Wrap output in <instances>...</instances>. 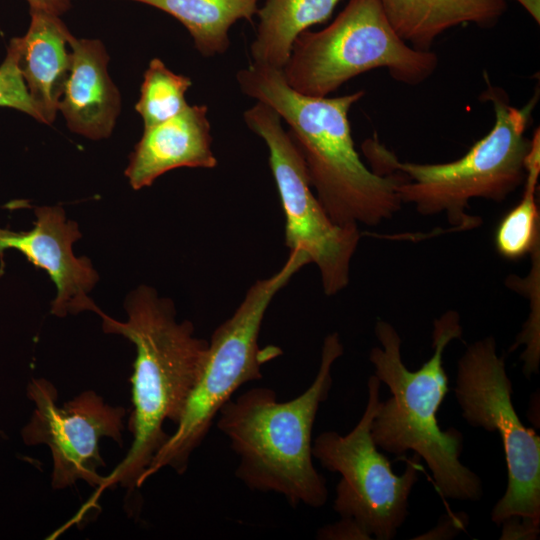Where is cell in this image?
<instances>
[{"label":"cell","instance_id":"484cf974","mask_svg":"<svg viewBox=\"0 0 540 540\" xmlns=\"http://www.w3.org/2000/svg\"><path fill=\"white\" fill-rule=\"evenodd\" d=\"M539 24L540 22V0H516Z\"/></svg>","mask_w":540,"mask_h":540},{"label":"cell","instance_id":"2e32d148","mask_svg":"<svg viewBox=\"0 0 540 540\" xmlns=\"http://www.w3.org/2000/svg\"><path fill=\"white\" fill-rule=\"evenodd\" d=\"M390 24L415 49L429 51L447 30L475 24L491 28L507 10L506 0H379Z\"/></svg>","mask_w":540,"mask_h":540},{"label":"cell","instance_id":"cb8c5ba5","mask_svg":"<svg viewBox=\"0 0 540 540\" xmlns=\"http://www.w3.org/2000/svg\"><path fill=\"white\" fill-rule=\"evenodd\" d=\"M501 525V540H535L540 532V525L518 516L509 517Z\"/></svg>","mask_w":540,"mask_h":540},{"label":"cell","instance_id":"6da1fadb","mask_svg":"<svg viewBox=\"0 0 540 540\" xmlns=\"http://www.w3.org/2000/svg\"><path fill=\"white\" fill-rule=\"evenodd\" d=\"M242 93L273 108L289 127L312 188L341 226H377L401 208L398 186L406 176L377 174L355 149L348 113L363 90L338 97H312L293 90L282 70L251 63L239 70Z\"/></svg>","mask_w":540,"mask_h":540},{"label":"cell","instance_id":"52a82bcc","mask_svg":"<svg viewBox=\"0 0 540 540\" xmlns=\"http://www.w3.org/2000/svg\"><path fill=\"white\" fill-rule=\"evenodd\" d=\"M438 62L431 50L415 49L400 38L379 0H349L327 27L297 37L282 73L296 92L327 97L350 79L379 68L400 83L419 85Z\"/></svg>","mask_w":540,"mask_h":540},{"label":"cell","instance_id":"ac0fdd59","mask_svg":"<svg viewBox=\"0 0 540 540\" xmlns=\"http://www.w3.org/2000/svg\"><path fill=\"white\" fill-rule=\"evenodd\" d=\"M155 7L177 19L205 57L230 46L229 30L241 20L252 21L260 0H130Z\"/></svg>","mask_w":540,"mask_h":540},{"label":"cell","instance_id":"9a60e30c","mask_svg":"<svg viewBox=\"0 0 540 540\" xmlns=\"http://www.w3.org/2000/svg\"><path fill=\"white\" fill-rule=\"evenodd\" d=\"M23 37H16L18 65L30 99L42 123L54 122L71 68L67 45L71 32L60 17L30 11Z\"/></svg>","mask_w":540,"mask_h":540},{"label":"cell","instance_id":"9c48e42d","mask_svg":"<svg viewBox=\"0 0 540 540\" xmlns=\"http://www.w3.org/2000/svg\"><path fill=\"white\" fill-rule=\"evenodd\" d=\"M380 386L381 381L371 375L366 407L356 426L344 436L322 432L312 444V455L322 467L341 475L334 510L341 517L355 519L377 540H391L408 516L421 458L414 454L397 475L389 459L378 451L371 425L380 402Z\"/></svg>","mask_w":540,"mask_h":540},{"label":"cell","instance_id":"5bb4252c","mask_svg":"<svg viewBox=\"0 0 540 540\" xmlns=\"http://www.w3.org/2000/svg\"><path fill=\"white\" fill-rule=\"evenodd\" d=\"M71 68L58 105L67 127L91 140L108 138L121 109L118 88L108 73L109 56L98 39L72 34Z\"/></svg>","mask_w":540,"mask_h":540},{"label":"cell","instance_id":"44dd1931","mask_svg":"<svg viewBox=\"0 0 540 540\" xmlns=\"http://www.w3.org/2000/svg\"><path fill=\"white\" fill-rule=\"evenodd\" d=\"M0 107L24 112L42 123L19 69L16 37L11 39L6 57L0 65Z\"/></svg>","mask_w":540,"mask_h":540},{"label":"cell","instance_id":"8992f818","mask_svg":"<svg viewBox=\"0 0 540 540\" xmlns=\"http://www.w3.org/2000/svg\"><path fill=\"white\" fill-rule=\"evenodd\" d=\"M308 263L304 252L291 250L283 266L272 276L257 280L231 317L215 329L208 341L202 372L187 398L176 430L150 462L139 488L166 467L183 474L223 405L243 384L261 379L262 366L282 353L273 345L260 348L261 325L275 295Z\"/></svg>","mask_w":540,"mask_h":540},{"label":"cell","instance_id":"e0dca14e","mask_svg":"<svg viewBox=\"0 0 540 540\" xmlns=\"http://www.w3.org/2000/svg\"><path fill=\"white\" fill-rule=\"evenodd\" d=\"M341 0H265L258 8L256 38L250 46L252 63L282 70L297 37L327 21Z\"/></svg>","mask_w":540,"mask_h":540},{"label":"cell","instance_id":"603a6c76","mask_svg":"<svg viewBox=\"0 0 540 540\" xmlns=\"http://www.w3.org/2000/svg\"><path fill=\"white\" fill-rule=\"evenodd\" d=\"M468 520L469 518L464 512L444 515L433 529L414 539H452L465 530Z\"/></svg>","mask_w":540,"mask_h":540},{"label":"cell","instance_id":"d6986e66","mask_svg":"<svg viewBox=\"0 0 540 540\" xmlns=\"http://www.w3.org/2000/svg\"><path fill=\"white\" fill-rule=\"evenodd\" d=\"M526 178L520 202L502 218L495 232L497 252L506 259L516 260L531 253L540 244L539 209L536 191L540 174V157L525 158Z\"/></svg>","mask_w":540,"mask_h":540},{"label":"cell","instance_id":"d4e9b609","mask_svg":"<svg viewBox=\"0 0 540 540\" xmlns=\"http://www.w3.org/2000/svg\"><path fill=\"white\" fill-rule=\"evenodd\" d=\"M30 11H41L60 17L71 7V0H26Z\"/></svg>","mask_w":540,"mask_h":540},{"label":"cell","instance_id":"277c9868","mask_svg":"<svg viewBox=\"0 0 540 540\" xmlns=\"http://www.w3.org/2000/svg\"><path fill=\"white\" fill-rule=\"evenodd\" d=\"M343 353L338 333H331L314 381L298 397L279 402L273 389L255 387L220 409L217 427L239 457L236 477L249 489L279 493L293 508L326 503V481L312 461V429L333 384L332 366Z\"/></svg>","mask_w":540,"mask_h":540},{"label":"cell","instance_id":"ffe728a7","mask_svg":"<svg viewBox=\"0 0 540 540\" xmlns=\"http://www.w3.org/2000/svg\"><path fill=\"white\" fill-rule=\"evenodd\" d=\"M189 77L176 74L153 58L144 73L140 97L135 105L144 127L163 122L183 111L189 104L185 94L191 87Z\"/></svg>","mask_w":540,"mask_h":540},{"label":"cell","instance_id":"3957f363","mask_svg":"<svg viewBox=\"0 0 540 540\" xmlns=\"http://www.w3.org/2000/svg\"><path fill=\"white\" fill-rule=\"evenodd\" d=\"M375 336L380 346L369 353L374 375L390 390L379 402L371 436L384 451L404 455L412 450L424 459L442 496L477 501L483 496L480 477L461 463L462 433L451 427L443 431L437 412L449 392L443 355L451 341L462 336L460 316L448 310L433 322L432 356L416 371L409 370L401 355V338L389 322L377 320Z\"/></svg>","mask_w":540,"mask_h":540},{"label":"cell","instance_id":"7402d4cb","mask_svg":"<svg viewBox=\"0 0 540 540\" xmlns=\"http://www.w3.org/2000/svg\"><path fill=\"white\" fill-rule=\"evenodd\" d=\"M317 539L367 540L372 536L353 518L341 517L336 523L328 524L317 531Z\"/></svg>","mask_w":540,"mask_h":540},{"label":"cell","instance_id":"5b68a950","mask_svg":"<svg viewBox=\"0 0 540 540\" xmlns=\"http://www.w3.org/2000/svg\"><path fill=\"white\" fill-rule=\"evenodd\" d=\"M482 100L492 103L495 122L461 158L447 163L401 162L376 137L366 139L362 151L377 174L399 171L406 176L397 189L403 203L411 204L423 216L445 214L450 230L478 227L482 220L469 215L470 200L504 201L524 183V160L530 147L525 131L539 100L537 89L523 107L510 104L507 93L493 86L484 75Z\"/></svg>","mask_w":540,"mask_h":540},{"label":"cell","instance_id":"7c38bea8","mask_svg":"<svg viewBox=\"0 0 540 540\" xmlns=\"http://www.w3.org/2000/svg\"><path fill=\"white\" fill-rule=\"evenodd\" d=\"M36 220L29 231L0 228V276L4 272V252L18 250L37 268L45 270L57 288L51 313L92 311L96 305L88 296L99 276L87 257H76L72 245L81 238L78 224L67 220L61 206L35 208Z\"/></svg>","mask_w":540,"mask_h":540},{"label":"cell","instance_id":"4fadbf2b","mask_svg":"<svg viewBox=\"0 0 540 540\" xmlns=\"http://www.w3.org/2000/svg\"><path fill=\"white\" fill-rule=\"evenodd\" d=\"M211 125L206 105H188L179 114L144 132L125 170L131 187H149L161 175L181 167L213 169Z\"/></svg>","mask_w":540,"mask_h":540},{"label":"cell","instance_id":"ba28073f","mask_svg":"<svg viewBox=\"0 0 540 540\" xmlns=\"http://www.w3.org/2000/svg\"><path fill=\"white\" fill-rule=\"evenodd\" d=\"M454 393L463 419L472 427L497 432L503 444L508 484L491 520L501 525L518 516L540 525V437L516 413L512 382L493 336L466 348L457 363Z\"/></svg>","mask_w":540,"mask_h":540},{"label":"cell","instance_id":"8fae6325","mask_svg":"<svg viewBox=\"0 0 540 540\" xmlns=\"http://www.w3.org/2000/svg\"><path fill=\"white\" fill-rule=\"evenodd\" d=\"M27 396L34 403L29 422L21 431L27 445H46L52 456L51 486L61 490L85 481L99 489L105 476L98 473L105 466L99 452L103 437L122 444L126 410L112 406L93 390L81 392L58 406V391L44 378L32 379Z\"/></svg>","mask_w":540,"mask_h":540},{"label":"cell","instance_id":"30bf717a","mask_svg":"<svg viewBox=\"0 0 540 540\" xmlns=\"http://www.w3.org/2000/svg\"><path fill=\"white\" fill-rule=\"evenodd\" d=\"M243 119L267 146L285 216L286 246L304 252L319 270L324 293L336 295L349 283L351 261L361 239L359 227L341 226L329 217L312 190L298 148L273 108L257 101L245 110Z\"/></svg>","mask_w":540,"mask_h":540},{"label":"cell","instance_id":"7a4b0ae2","mask_svg":"<svg viewBox=\"0 0 540 540\" xmlns=\"http://www.w3.org/2000/svg\"><path fill=\"white\" fill-rule=\"evenodd\" d=\"M128 319L121 322L93 308L105 333L119 334L136 347L132 413L128 420L132 445L98 489L139 488L150 462L169 438L165 421L177 424L205 362L208 341L194 336L192 322L176 320L174 303L141 285L125 300Z\"/></svg>","mask_w":540,"mask_h":540}]
</instances>
